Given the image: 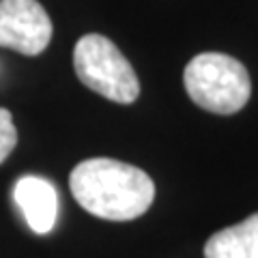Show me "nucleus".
<instances>
[{
  "mask_svg": "<svg viewBox=\"0 0 258 258\" xmlns=\"http://www.w3.org/2000/svg\"><path fill=\"white\" fill-rule=\"evenodd\" d=\"M69 187L84 211L108 222L136 220L155 198V183L147 172L110 157L80 161L69 174Z\"/></svg>",
  "mask_w": 258,
  "mask_h": 258,
  "instance_id": "f257e3e1",
  "label": "nucleus"
},
{
  "mask_svg": "<svg viewBox=\"0 0 258 258\" xmlns=\"http://www.w3.org/2000/svg\"><path fill=\"white\" fill-rule=\"evenodd\" d=\"M183 82L196 106L224 116L239 112L252 95V82L243 62L220 52L194 56L185 67Z\"/></svg>",
  "mask_w": 258,
  "mask_h": 258,
  "instance_id": "f03ea898",
  "label": "nucleus"
},
{
  "mask_svg": "<svg viewBox=\"0 0 258 258\" xmlns=\"http://www.w3.org/2000/svg\"><path fill=\"white\" fill-rule=\"evenodd\" d=\"M76 74L86 88L114 103H134L140 95V82L134 67L120 50L103 35H84L74 50Z\"/></svg>",
  "mask_w": 258,
  "mask_h": 258,
  "instance_id": "7ed1b4c3",
  "label": "nucleus"
},
{
  "mask_svg": "<svg viewBox=\"0 0 258 258\" xmlns=\"http://www.w3.org/2000/svg\"><path fill=\"white\" fill-rule=\"evenodd\" d=\"M52 41V20L37 0H0V47L41 54Z\"/></svg>",
  "mask_w": 258,
  "mask_h": 258,
  "instance_id": "20e7f679",
  "label": "nucleus"
},
{
  "mask_svg": "<svg viewBox=\"0 0 258 258\" xmlns=\"http://www.w3.org/2000/svg\"><path fill=\"white\" fill-rule=\"evenodd\" d=\"M13 198L24 220L37 235H47L58 217V191L54 185L37 174H26L15 183Z\"/></svg>",
  "mask_w": 258,
  "mask_h": 258,
  "instance_id": "39448f33",
  "label": "nucleus"
},
{
  "mask_svg": "<svg viewBox=\"0 0 258 258\" xmlns=\"http://www.w3.org/2000/svg\"><path fill=\"white\" fill-rule=\"evenodd\" d=\"M205 258H258V213L209 237Z\"/></svg>",
  "mask_w": 258,
  "mask_h": 258,
  "instance_id": "423d86ee",
  "label": "nucleus"
},
{
  "mask_svg": "<svg viewBox=\"0 0 258 258\" xmlns=\"http://www.w3.org/2000/svg\"><path fill=\"white\" fill-rule=\"evenodd\" d=\"M18 144V129L13 125V116L7 108H0V164L11 155Z\"/></svg>",
  "mask_w": 258,
  "mask_h": 258,
  "instance_id": "0eeeda50",
  "label": "nucleus"
}]
</instances>
